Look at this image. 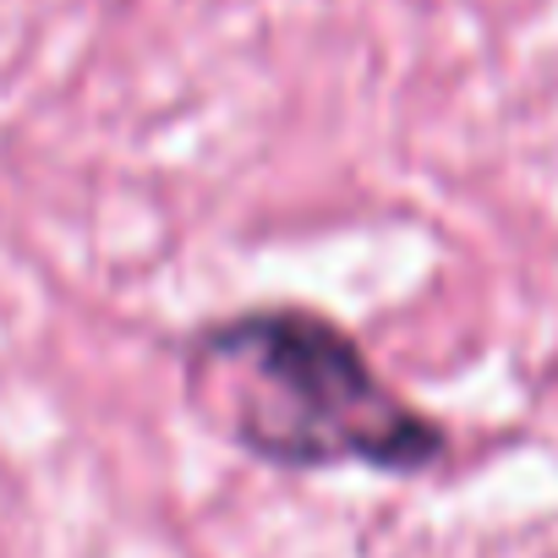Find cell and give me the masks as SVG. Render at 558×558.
<instances>
[{"label":"cell","instance_id":"cell-1","mask_svg":"<svg viewBox=\"0 0 558 558\" xmlns=\"http://www.w3.org/2000/svg\"><path fill=\"white\" fill-rule=\"evenodd\" d=\"M181 378L208 427L279 471H422L444 454V427L400 400L340 324L307 307H252L197 329Z\"/></svg>","mask_w":558,"mask_h":558}]
</instances>
